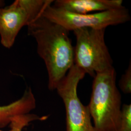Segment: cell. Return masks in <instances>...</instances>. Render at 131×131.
I'll use <instances>...</instances> for the list:
<instances>
[{"label":"cell","instance_id":"cell-3","mask_svg":"<svg viewBox=\"0 0 131 131\" xmlns=\"http://www.w3.org/2000/svg\"><path fill=\"white\" fill-rule=\"evenodd\" d=\"M105 29L82 28L73 31L76 38L74 64L93 78L97 73L114 68L105 41Z\"/></svg>","mask_w":131,"mask_h":131},{"label":"cell","instance_id":"cell-6","mask_svg":"<svg viewBox=\"0 0 131 131\" xmlns=\"http://www.w3.org/2000/svg\"><path fill=\"white\" fill-rule=\"evenodd\" d=\"M30 23L28 14L16 0L7 6L0 8V41L4 47H13L22 28Z\"/></svg>","mask_w":131,"mask_h":131},{"label":"cell","instance_id":"cell-12","mask_svg":"<svg viewBox=\"0 0 131 131\" xmlns=\"http://www.w3.org/2000/svg\"><path fill=\"white\" fill-rule=\"evenodd\" d=\"M5 5V1L3 0H0V8L4 7Z\"/></svg>","mask_w":131,"mask_h":131},{"label":"cell","instance_id":"cell-8","mask_svg":"<svg viewBox=\"0 0 131 131\" xmlns=\"http://www.w3.org/2000/svg\"><path fill=\"white\" fill-rule=\"evenodd\" d=\"M36 108V100L31 88L25 90L20 98L5 105H0V129L10 125L17 116L30 113Z\"/></svg>","mask_w":131,"mask_h":131},{"label":"cell","instance_id":"cell-9","mask_svg":"<svg viewBox=\"0 0 131 131\" xmlns=\"http://www.w3.org/2000/svg\"><path fill=\"white\" fill-rule=\"evenodd\" d=\"M48 118V116L39 117L37 115L31 113L19 115L15 117L10 124V130L8 131H22L32 122L37 121H43ZM0 131H3L0 129Z\"/></svg>","mask_w":131,"mask_h":131},{"label":"cell","instance_id":"cell-5","mask_svg":"<svg viewBox=\"0 0 131 131\" xmlns=\"http://www.w3.org/2000/svg\"><path fill=\"white\" fill-rule=\"evenodd\" d=\"M52 5L45 9L42 16L69 32L82 28L106 29L109 26L125 23L131 19L129 10L125 7L100 12L79 14L55 8Z\"/></svg>","mask_w":131,"mask_h":131},{"label":"cell","instance_id":"cell-4","mask_svg":"<svg viewBox=\"0 0 131 131\" xmlns=\"http://www.w3.org/2000/svg\"><path fill=\"white\" fill-rule=\"evenodd\" d=\"M85 75L74 64L57 86L65 108L66 131H95L88 106L82 103L77 94L78 84Z\"/></svg>","mask_w":131,"mask_h":131},{"label":"cell","instance_id":"cell-1","mask_svg":"<svg viewBox=\"0 0 131 131\" xmlns=\"http://www.w3.org/2000/svg\"><path fill=\"white\" fill-rule=\"evenodd\" d=\"M27 27L28 35L37 42L38 54L46 66L48 89L56 90L74 65V48L69 37L70 32L42 15Z\"/></svg>","mask_w":131,"mask_h":131},{"label":"cell","instance_id":"cell-7","mask_svg":"<svg viewBox=\"0 0 131 131\" xmlns=\"http://www.w3.org/2000/svg\"><path fill=\"white\" fill-rule=\"evenodd\" d=\"M52 6L75 14L103 12L124 7L122 0H56Z\"/></svg>","mask_w":131,"mask_h":131},{"label":"cell","instance_id":"cell-11","mask_svg":"<svg viewBox=\"0 0 131 131\" xmlns=\"http://www.w3.org/2000/svg\"><path fill=\"white\" fill-rule=\"evenodd\" d=\"M118 85L120 89L124 94L131 93V64L130 63L125 72L122 74L119 80Z\"/></svg>","mask_w":131,"mask_h":131},{"label":"cell","instance_id":"cell-2","mask_svg":"<svg viewBox=\"0 0 131 131\" xmlns=\"http://www.w3.org/2000/svg\"><path fill=\"white\" fill-rule=\"evenodd\" d=\"M89 109L95 131H116L122 110V96L114 68L94 77Z\"/></svg>","mask_w":131,"mask_h":131},{"label":"cell","instance_id":"cell-10","mask_svg":"<svg viewBox=\"0 0 131 131\" xmlns=\"http://www.w3.org/2000/svg\"><path fill=\"white\" fill-rule=\"evenodd\" d=\"M116 131H131V104L122 105L120 121Z\"/></svg>","mask_w":131,"mask_h":131}]
</instances>
